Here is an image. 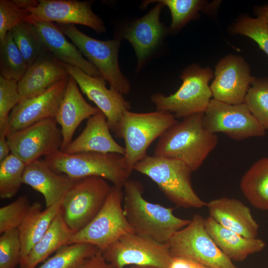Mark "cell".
Masks as SVG:
<instances>
[{
	"instance_id": "8992f818",
	"label": "cell",
	"mask_w": 268,
	"mask_h": 268,
	"mask_svg": "<svg viewBox=\"0 0 268 268\" xmlns=\"http://www.w3.org/2000/svg\"><path fill=\"white\" fill-rule=\"evenodd\" d=\"M213 76L210 68L191 65L182 71L180 77L182 83L175 93L168 96L153 93L151 100L156 110L169 112L176 118L203 113L212 97L209 82Z\"/></svg>"
},
{
	"instance_id": "ab89813d",
	"label": "cell",
	"mask_w": 268,
	"mask_h": 268,
	"mask_svg": "<svg viewBox=\"0 0 268 268\" xmlns=\"http://www.w3.org/2000/svg\"><path fill=\"white\" fill-rule=\"evenodd\" d=\"M74 268H113L106 260L102 251L85 259Z\"/></svg>"
},
{
	"instance_id": "7402d4cb",
	"label": "cell",
	"mask_w": 268,
	"mask_h": 268,
	"mask_svg": "<svg viewBox=\"0 0 268 268\" xmlns=\"http://www.w3.org/2000/svg\"><path fill=\"white\" fill-rule=\"evenodd\" d=\"M209 216L225 228L248 238H257L259 226L241 201L222 197L206 202Z\"/></svg>"
},
{
	"instance_id": "484cf974",
	"label": "cell",
	"mask_w": 268,
	"mask_h": 268,
	"mask_svg": "<svg viewBox=\"0 0 268 268\" xmlns=\"http://www.w3.org/2000/svg\"><path fill=\"white\" fill-rule=\"evenodd\" d=\"M63 201L44 210L42 209L41 204L38 202L31 205L28 214L17 228L21 244V268L31 248L46 232L61 211Z\"/></svg>"
},
{
	"instance_id": "4dcf8cb0",
	"label": "cell",
	"mask_w": 268,
	"mask_h": 268,
	"mask_svg": "<svg viewBox=\"0 0 268 268\" xmlns=\"http://www.w3.org/2000/svg\"><path fill=\"white\" fill-rule=\"evenodd\" d=\"M99 251L96 246L87 243L64 245L38 268H74Z\"/></svg>"
},
{
	"instance_id": "3957f363",
	"label": "cell",
	"mask_w": 268,
	"mask_h": 268,
	"mask_svg": "<svg viewBox=\"0 0 268 268\" xmlns=\"http://www.w3.org/2000/svg\"><path fill=\"white\" fill-rule=\"evenodd\" d=\"M44 160L55 172L66 174L75 180L87 177H99L122 189L132 173L124 155L117 153L67 154L59 150L45 156Z\"/></svg>"
},
{
	"instance_id": "d6a6232c",
	"label": "cell",
	"mask_w": 268,
	"mask_h": 268,
	"mask_svg": "<svg viewBox=\"0 0 268 268\" xmlns=\"http://www.w3.org/2000/svg\"><path fill=\"white\" fill-rule=\"evenodd\" d=\"M169 9L171 23L169 32L180 30L190 21L197 19L199 12L208 8L207 2L201 0H158Z\"/></svg>"
},
{
	"instance_id": "9c48e42d",
	"label": "cell",
	"mask_w": 268,
	"mask_h": 268,
	"mask_svg": "<svg viewBox=\"0 0 268 268\" xmlns=\"http://www.w3.org/2000/svg\"><path fill=\"white\" fill-rule=\"evenodd\" d=\"M204 220L196 213L186 226L173 235L167 243L171 255L191 259L211 268H239L208 234Z\"/></svg>"
},
{
	"instance_id": "60d3db41",
	"label": "cell",
	"mask_w": 268,
	"mask_h": 268,
	"mask_svg": "<svg viewBox=\"0 0 268 268\" xmlns=\"http://www.w3.org/2000/svg\"><path fill=\"white\" fill-rule=\"evenodd\" d=\"M167 268H211L188 258L172 256Z\"/></svg>"
},
{
	"instance_id": "4fadbf2b",
	"label": "cell",
	"mask_w": 268,
	"mask_h": 268,
	"mask_svg": "<svg viewBox=\"0 0 268 268\" xmlns=\"http://www.w3.org/2000/svg\"><path fill=\"white\" fill-rule=\"evenodd\" d=\"M57 124L55 118H48L8 134L11 153L27 165L61 150L62 135Z\"/></svg>"
},
{
	"instance_id": "d590c367",
	"label": "cell",
	"mask_w": 268,
	"mask_h": 268,
	"mask_svg": "<svg viewBox=\"0 0 268 268\" xmlns=\"http://www.w3.org/2000/svg\"><path fill=\"white\" fill-rule=\"evenodd\" d=\"M20 100L18 81L0 75V135L7 136L10 114Z\"/></svg>"
},
{
	"instance_id": "cb8c5ba5",
	"label": "cell",
	"mask_w": 268,
	"mask_h": 268,
	"mask_svg": "<svg viewBox=\"0 0 268 268\" xmlns=\"http://www.w3.org/2000/svg\"><path fill=\"white\" fill-rule=\"evenodd\" d=\"M32 24L47 50L58 61L76 67L89 75L102 77L98 69L84 57L76 46L67 40L56 24L46 21Z\"/></svg>"
},
{
	"instance_id": "4316f807",
	"label": "cell",
	"mask_w": 268,
	"mask_h": 268,
	"mask_svg": "<svg viewBox=\"0 0 268 268\" xmlns=\"http://www.w3.org/2000/svg\"><path fill=\"white\" fill-rule=\"evenodd\" d=\"M73 234L65 221L61 208L46 232L31 248L21 268H35L53 252L66 245Z\"/></svg>"
},
{
	"instance_id": "7c38bea8",
	"label": "cell",
	"mask_w": 268,
	"mask_h": 268,
	"mask_svg": "<svg viewBox=\"0 0 268 268\" xmlns=\"http://www.w3.org/2000/svg\"><path fill=\"white\" fill-rule=\"evenodd\" d=\"M203 123L209 132L222 133L236 140L266 134L244 103L231 105L211 99L203 114Z\"/></svg>"
},
{
	"instance_id": "f546056e",
	"label": "cell",
	"mask_w": 268,
	"mask_h": 268,
	"mask_svg": "<svg viewBox=\"0 0 268 268\" xmlns=\"http://www.w3.org/2000/svg\"><path fill=\"white\" fill-rule=\"evenodd\" d=\"M29 66L14 43L11 31L0 42V75L18 82Z\"/></svg>"
},
{
	"instance_id": "44dd1931",
	"label": "cell",
	"mask_w": 268,
	"mask_h": 268,
	"mask_svg": "<svg viewBox=\"0 0 268 268\" xmlns=\"http://www.w3.org/2000/svg\"><path fill=\"white\" fill-rule=\"evenodd\" d=\"M69 76L60 61L47 51L28 67L18 82L20 101L43 93L56 83Z\"/></svg>"
},
{
	"instance_id": "7a4b0ae2",
	"label": "cell",
	"mask_w": 268,
	"mask_h": 268,
	"mask_svg": "<svg viewBox=\"0 0 268 268\" xmlns=\"http://www.w3.org/2000/svg\"><path fill=\"white\" fill-rule=\"evenodd\" d=\"M123 188L124 211L134 232L167 243L177 231L190 223V220L175 216L174 208L146 200L143 196L144 186L140 181L129 179Z\"/></svg>"
},
{
	"instance_id": "6da1fadb",
	"label": "cell",
	"mask_w": 268,
	"mask_h": 268,
	"mask_svg": "<svg viewBox=\"0 0 268 268\" xmlns=\"http://www.w3.org/2000/svg\"><path fill=\"white\" fill-rule=\"evenodd\" d=\"M203 114L177 121L158 138L154 155L182 161L193 172L198 170L218 142L217 135L205 129Z\"/></svg>"
},
{
	"instance_id": "74e56055",
	"label": "cell",
	"mask_w": 268,
	"mask_h": 268,
	"mask_svg": "<svg viewBox=\"0 0 268 268\" xmlns=\"http://www.w3.org/2000/svg\"><path fill=\"white\" fill-rule=\"evenodd\" d=\"M21 244L17 228L7 231L0 237V268H15L20 263Z\"/></svg>"
},
{
	"instance_id": "603a6c76",
	"label": "cell",
	"mask_w": 268,
	"mask_h": 268,
	"mask_svg": "<svg viewBox=\"0 0 268 268\" xmlns=\"http://www.w3.org/2000/svg\"><path fill=\"white\" fill-rule=\"evenodd\" d=\"M110 131L107 118L100 111L87 119L81 134L62 151L67 154L96 152L124 155V147L115 141Z\"/></svg>"
},
{
	"instance_id": "e575fe53",
	"label": "cell",
	"mask_w": 268,
	"mask_h": 268,
	"mask_svg": "<svg viewBox=\"0 0 268 268\" xmlns=\"http://www.w3.org/2000/svg\"><path fill=\"white\" fill-rule=\"evenodd\" d=\"M233 34H240L255 41L268 55V23L262 18L247 16L239 17L230 26Z\"/></svg>"
},
{
	"instance_id": "2e32d148",
	"label": "cell",
	"mask_w": 268,
	"mask_h": 268,
	"mask_svg": "<svg viewBox=\"0 0 268 268\" xmlns=\"http://www.w3.org/2000/svg\"><path fill=\"white\" fill-rule=\"evenodd\" d=\"M153 2L157 4L144 16L127 26L120 38L128 40L134 49L137 60L136 72L144 67L169 32L160 21V14L164 6L162 2L158 0H146L141 6L145 7Z\"/></svg>"
},
{
	"instance_id": "d6986e66",
	"label": "cell",
	"mask_w": 268,
	"mask_h": 268,
	"mask_svg": "<svg viewBox=\"0 0 268 268\" xmlns=\"http://www.w3.org/2000/svg\"><path fill=\"white\" fill-rule=\"evenodd\" d=\"M100 111L97 107L91 106L85 100L76 81L69 76L55 118L61 127V151H64L72 141L79 125Z\"/></svg>"
},
{
	"instance_id": "e0dca14e",
	"label": "cell",
	"mask_w": 268,
	"mask_h": 268,
	"mask_svg": "<svg viewBox=\"0 0 268 268\" xmlns=\"http://www.w3.org/2000/svg\"><path fill=\"white\" fill-rule=\"evenodd\" d=\"M60 62L81 91L104 114L111 131L115 133L123 112L131 110L130 102L114 87L107 88L102 77L89 75L76 67Z\"/></svg>"
},
{
	"instance_id": "5bb4252c",
	"label": "cell",
	"mask_w": 268,
	"mask_h": 268,
	"mask_svg": "<svg viewBox=\"0 0 268 268\" xmlns=\"http://www.w3.org/2000/svg\"><path fill=\"white\" fill-rule=\"evenodd\" d=\"M25 21L56 22L60 24H80L98 33H105L106 28L102 19L91 9L89 1L77 0H38L26 10Z\"/></svg>"
},
{
	"instance_id": "ee69618b",
	"label": "cell",
	"mask_w": 268,
	"mask_h": 268,
	"mask_svg": "<svg viewBox=\"0 0 268 268\" xmlns=\"http://www.w3.org/2000/svg\"><path fill=\"white\" fill-rule=\"evenodd\" d=\"M15 4L20 8L26 10L35 5L38 0H13Z\"/></svg>"
},
{
	"instance_id": "ac0fdd59",
	"label": "cell",
	"mask_w": 268,
	"mask_h": 268,
	"mask_svg": "<svg viewBox=\"0 0 268 268\" xmlns=\"http://www.w3.org/2000/svg\"><path fill=\"white\" fill-rule=\"evenodd\" d=\"M69 76L56 83L43 93L20 101L10 114L8 134L40 121L55 118Z\"/></svg>"
},
{
	"instance_id": "52a82bcc",
	"label": "cell",
	"mask_w": 268,
	"mask_h": 268,
	"mask_svg": "<svg viewBox=\"0 0 268 268\" xmlns=\"http://www.w3.org/2000/svg\"><path fill=\"white\" fill-rule=\"evenodd\" d=\"M122 189L111 186L97 215L85 227L72 234L66 245L87 243L102 251L121 236L134 232L124 213Z\"/></svg>"
},
{
	"instance_id": "b9f144b4",
	"label": "cell",
	"mask_w": 268,
	"mask_h": 268,
	"mask_svg": "<svg viewBox=\"0 0 268 268\" xmlns=\"http://www.w3.org/2000/svg\"><path fill=\"white\" fill-rule=\"evenodd\" d=\"M11 153L6 139V136L0 135V162L4 160Z\"/></svg>"
},
{
	"instance_id": "f6af8a7d",
	"label": "cell",
	"mask_w": 268,
	"mask_h": 268,
	"mask_svg": "<svg viewBox=\"0 0 268 268\" xmlns=\"http://www.w3.org/2000/svg\"><path fill=\"white\" fill-rule=\"evenodd\" d=\"M126 268H158L156 267H149V266H131L128 267Z\"/></svg>"
},
{
	"instance_id": "8fae6325",
	"label": "cell",
	"mask_w": 268,
	"mask_h": 268,
	"mask_svg": "<svg viewBox=\"0 0 268 268\" xmlns=\"http://www.w3.org/2000/svg\"><path fill=\"white\" fill-rule=\"evenodd\" d=\"M111 188L106 180L99 177H87L75 182L62 204L65 221L74 233L95 217L103 206Z\"/></svg>"
},
{
	"instance_id": "836d02e7",
	"label": "cell",
	"mask_w": 268,
	"mask_h": 268,
	"mask_svg": "<svg viewBox=\"0 0 268 268\" xmlns=\"http://www.w3.org/2000/svg\"><path fill=\"white\" fill-rule=\"evenodd\" d=\"M244 103L264 129L268 130V77H255Z\"/></svg>"
},
{
	"instance_id": "f1b7e54d",
	"label": "cell",
	"mask_w": 268,
	"mask_h": 268,
	"mask_svg": "<svg viewBox=\"0 0 268 268\" xmlns=\"http://www.w3.org/2000/svg\"><path fill=\"white\" fill-rule=\"evenodd\" d=\"M11 32L14 43L29 67L48 51L32 23L22 21Z\"/></svg>"
},
{
	"instance_id": "8d00e7d4",
	"label": "cell",
	"mask_w": 268,
	"mask_h": 268,
	"mask_svg": "<svg viewBox=\"0 0 268 268\" xmlns=\"http://www.w3.org/2000/svg\"><path fill=\"white\" fill-rule=\"evenodd\" d=\"M25 196H21L11 203L0 208V233L18 228L31 207Z\"/></svg>"
},
{
	"instance_id": "ffe728a7",
	"label": "cell",
	"mask_w": 268,
	"mask_h": 268,
	"mask_svg": "<svg viewBox=\"0 0 268 268\" xmlns=\"http://www.w3.org/2000/svg\"><path fill=\"white\" fill-rule=\"evenodd\" d=\"M76 180L54 171L39 159L26 165L22 183L29 185L44 197L46 208L62 201Z\"/></svg>"
},
{
	"instance_id": "1f68e13d",
	"label": "cell",
	"mask_w": 268,
	"mask_h": 268,
	"mask_svg": "<svg viewBox=\"0 0 268 268\" xmlns=\"http://www.w3.org/2000/svg\"><path fill=\"white\" fill-rule=\"evenodd\" d=\"M26 165L19 157L11 153L0 162V197L10 199L15 196L22 183Z\"/></svg>"
},
{
	"instance_id": "ba28073f",
	"label": "cell",
	"mask_w": 268,
	"mask_h": 268,
	"mask_svg": "<svg viewBox=\"0 0 268 268\" xmlns=\"http://www.w3.org/2000/svg\"><path fill=\"white\" fill-rule=\"evenodd\" d=\"M56 25L71 40L82 55L98 69L111 87L122 94L130 92V81L122 72L119 63L120 38L99 40L86 35L73 24L57 23Z\"/></svg>"
},
{
	"instance_id": "83f0119b",
	"label": "cell",
	"mask_w": 268,
	"mask_h": 268,
	"mask_svg": "<svg viewBox=\"0 0 268 268\" xmlns=\"http://www.w3.org/2000/svg\"><path fill=\"white\" fill-rule=\"evenodd\" d=\"M240 188L254 207L268 210V157L260 159L251 166L242 177Z\"/></svg>"
},
{
	"instance_id": "f35d334b",
	"label": "cell",
	"mask_w": 268,
	"mask_h": 268,
	"mask_svg": "<svg viewBox=\"0 0 268 268\" xmlns=\"http://www.w3.org/2000/svg\"><path fill=\"white\" fill-rule=\"evenodd\" d=\"M28 12L18 7L13 0H0V42L7 33L22 21H25Z\"/></svg>"
},
{
	"instance_id": "30bf717a",
	"label": "cell",
	"mask_w": 268,
	"mask_h": 268,
	"mask_svg": "<svg viewBox=\"0 0 268 268\" xmlns=\"http://www.w3.org/2000/svg\"><path fill=\"white\" fill-rule=\"evenodd\" d=\"M102 253L113 268L131 266L167 268L172 257L167 243L134 232L121 236Z\"/></svg>"
},
{
	"instance_id": "d4e9b609",
	"label": "cell",
	"mask_w": 268,
	"mask_h": 268,
	"mask_svg": "<svg viewBox=\"0 0 268 268\" xmlns=\"http://www.w3.org/2000/svg\"><path fill=\"white\" fill-rule=\"evenodd\" d=\"M205 228L219 248L232 261L241 262L250 255L262 251L265 242L248 238L224 227L211 217L204 220Z\"/></svg>"
},
{
	"instance_id": "5b68a950",
	"label": "cell",
	"mask_w": 268,
	"mask_h": 268,
	"mask_svg": "<svg viewBox=\"0 0 268 268\" xmlns=\"http://www.w3.org/2000/svg\"><path fill=\"white\" fill-rule=\"evenodd\" d=\"M177 122L173 114L165 111L123 112L114 133L124 140V156L131 172L134 165L147 155L151 144Z\"/></svg>"
},
{
	"instance_id": "277c9868",
	"label": "cell",
	"mask_w": 268,
	"mask_h": 268,
	"mask_svg": "<svg viewBox=\"0 0 268 268\" xmlns=\"http://www.w3.org/2000/svg\"><path fill=\"white\" fill-rule=\"evenodd\" d=\"M157 185L166 198L178 207L199 208L206 206L195 192L191 182L193 171L178 160L147 155L134 166Z\"/></svg>"
},
{
	"instance_id": "7bdbcfd3",
	"label": "cell",
	"mask_w": 268,
	"mask_h": 268,
	"mask_svg": "<svg viewBox=\"0 0 268 268\" xmlns=\"http://www.w3.org/2000/svg\"><path fill=\"white\" fill-rule=\"evenodd\" d=\"M254 12L257 17L263 18L268 23V4L256 7Z\"/></svg>"
},
{
	"instance_id": "9a60e30c",
	"label": "cell",
	"mask_w": 268,
	"mask_h": 268,
	"mask_svg": "<svg viewBox=\"0 0 268 268\" xmlns=\"http://www.w3.org/2000/svg\"><path fill=\"white\" fill-rule=\"evenodd\" d=\"M254 78L243 57L227 55L216 65L214 79L210 85L212 97L229 104L243 103Z\"/></svg>"
}]
</instances>
